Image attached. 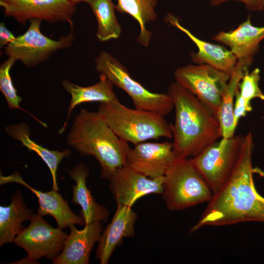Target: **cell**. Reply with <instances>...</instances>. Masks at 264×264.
<instances>
[{"instance_id": "484cf974", "label": "cell", "mask_w": 264, "mask_h": 264, "mask_svg": "<svg viewBox=\"0 0 264 264\" xmlns=\"http://www.w3.org/2000/svg\"><path fill=\"white\" fill-rule=\"evenodd\" d=\"M15 61L8 58L3 62L0 66V90L3 95L10 109H18L30 114L42 126L46 127V124L40 120L31 113L22 109L20 106L22 98L17 93V91L13 84L10 75V69Z\"/></svg>"}, {"instance_id": "9c48e42d", "label": "cell", "mask_w": 264, "mask_h": 264, "mask_svg": "<svg viewBox=\"0 0 264 264\" xmlns=\"http://www.w3.org/2000/svg\"><path fill=\"white\" fill-rule=\"evenodd\" d=\"M229 77L206 64L187 65L174 72L176 82L196 96L217 117Z\"/></svg>"}, {"instance_id": "30bf717a", "label": "cell", "mask_w": 264, "mask_h": 264, "mask_svg": "<svg viewBox=\"0 0 264 264\" xmlns=\"http://www.w3.org/2000/svg\"><path fill=\"white\" fill-rule=\"evenodd\" d=\"M43 216L32 214L30 224L16 237L14 242L23 249L27 256L17 263L35 264L45 257L52 261L63 250L68 235L58 227L54 228Z\"/></svg>"}, {"instance_id": "ac0fdd59", "label": "cell", "mask_w": 264, "mask_h": 264, "mask_svg": "<svg viewBox=\"0 0 264 264\" xmlns=\"http://www.w3.org/2000/svg\"><path fill=\"white\" fill-rule=\"evenodd\" d=\"M264 39V26L253 25L250 17L236 29L220 31L213 38V40L228 46L237 60L251 64L258 51L260 43Z\"/></svg>"}, {"instance_id": "83f0119b", "label": "cell", "mask_w": 264, "mask_h": 264, "mask_svg": "<svg viewBox=\"0 0 264 264\" xmlns=\"http://www.w3.org/2000/svg\"><path fill=\"white\" fill-rule=\"evenodd\" d=\"M252 110L251 104L245 102L237 92L233 105V116L236 125H238L240 118L245 116Z\"/></svg>"}, {"instance_id": "2e32d148", "label": "cell", "mask_w": 264, "mask_h": 264, "mask_svg": "<svg viewBox=\"0 0 264 264\" xmlns=\"http://www.w3.org/2000/svg\"><path fill=\"white\" fill-rule=\"evenodd\" d=\"M102 221H97L86 224L77 229L75 225L69 227L63 250L52 261L53 264H88L91 251L94 244L99 242L102 232Z\"/></svg>"}, {"instance_id": "603a6c76", "label": "cell", "mask_w": 264, "mask_h": 264, "mask_svg": "<svg viewBox=\"0 0 264 264\" xmlns=\"http://www.w3.org/2000/svg\"><path fill=\"white\" fill-rule=\"evenodd\" d=\"M32 210L23 202L22 192L17 190L8 206H0V246L14 242L25 228L22 223L30 220Z\"/></svg>"}, {"instance_id": "1f68e13d", "label": "cell", "mask_w": 264, "mask_h": 264, "mask_svg": "<svg viewBox=\"0 0 264 264\" xmlns=\"http://www.w3.org/2000/svg\"><path fill=\"white\" fill-rule=\"evenodd\" d=\"M4 0H0V1H4Z\"/></svg>"}, {"instance_id": "9a60e30c", "label": "cell", "mask_w": 264, "mask_h": 264, "mask_svg": "<svg viewBox=\"0 0 264 264\" xmlns=\"http://www.w3.org/2000/svg\"><path fill=\"white\" fill-rule=\"evenodd\" d=\"M137 219V215L132 207L117 203L113 217L103 231L98 244L96 257L101 264H108L115 249L124 238L134 236Z\"/></svg>"}, {"instance_id": "4fadbf2b", "label": "cell", "mask_w": 264, "mask_h": 264, "mask_svg": "<svg viewBox=\"0 0 264 264\" xmlns=\"http://www.w3.org/2000/svg\"><path fill=\"white\" fill-rule=\"evenodd\" d=\"M176 158L173 143L143 142L130 147L126 165L154 178L164 176Z\"/></svg>"}, {"instance_id": "5bb4252c", "label": "cell", "mask_w": 264, "mask_h": 264, "mask_svg": "<svg viewBox=\"0 0 264 264\" xmlns=\"http://www.w3.org/2000/svg\"><path fill=\"white\" fill-rule=\"evenodd\" d=\"M10 182L22 185L34 194L39 203L38 213L42 216L50 215L53 217L58 227L64 229L76 224L85 225L82 216L71 210L67 200L63 199L58 191L52 189L50 191L43 192L35 189L26 183L17 172L7 176H0V185Z\"/></svg>"}, {"instance_id": "3957f363", "label": "cell", "mask_w": 264, "mask_h": 264, "mask_svg": "<svg viewBox=\"0 0 264 264\" xmlns=\"http://www.w3.org/2000/svg\"><path fill=\"white\" fill-rule=\"evenodd\" d=\"M66 142L81 155L94 157L105 179L110 180L118 169L126 165L128 143L115 134L97 111L81 110L75 117Z\"/></svg>"}, {"instance_id": "cb8c5ba5", "label": "cell", "mask_w": 264, "mask_h": 264, "mask_svg": "<svg viewBox=\"0 0 264 264\" xmlns=\"http://www.w3.org/2000/svg\"><path fill=\"white\" fill-rule=\"evenodd\" d=\"M159 0H117L115 9L122 14L132 17L138 23L139 34L138 42L147 47L151 40L152 33L146 26L157 18L156 8Z\"/></svg>"}, {"instance_id": "f546056e", "label": "cell", "mask_w": 264, "mask_h": 264, "mask_svg": "<svg viewBox=\"0 0 264 264\" xmlns=\"http://www.w3.org/2000/svg\"><path fill=\"white\" fill-rule=\"evenodd\" d=\"M16 37L5 26L4 22L0 23V47L6 46L13 42Z\"/></svg>"}, {"instance_id": "7c38bea8", "label": "cell", "mask_w": 264, "mask_h": 264, "mask_svg": "<svg viewBox=\"0 0 264 264\" xmlns=\"http://www.w3.org/2000/svg\"><path fill=\"white\" fill-rule=\"evenodd\" d=\"M109 180L110 189L116 202L132 207L144 196L162 195L164 176L149 177L126 165L118 169Z\"/></svg>"}, {"instance_id": "d4e9b609", "label": "cell", "mask_w": 264, "mask_h": 264, "mask_svg": "<svg viewBox=\"0 0 264 264\" xmlns=\"http://www.w3.org/2000/svg\"><path fill=\"white\" fill-rule=\"evenodd\" d=\"M88 4L97 22L96 35L98 41L105 42L119 38L122 28L115 13L112 0H91Z\"/></svg>"}, {"instance_id": "8992f818", "label": "cell", "mask_w": 264, "mask_h": 264, "mask_svg": "<svg viewBox=\"0 0 264 264\" xmlns=\"http://www.w3.org/2000/svg\"><path fill=\"white\" fill-rule=\"evenodd\" d=\"M95 68L113 84L124 91L132 99L136 109L149 110L165 116L174 109L167 93L149 91L130 74L126 67L109 52L103 50L95 57Z\"/></svg>"}, {"instance_id": "7402d4cb", "label": "cell", "mask_w": 264, "mask_h": 264, "mask_svg": "<svg viewBox=\"0 0 264 264\" xmlns=\"http://www.w3.org/2000/svg\"><path fill=\"white\" fill-rule=\"evenodd\" d=\"M6 133L13 139L20 141L29 151L36 153L44 161L49 169L52 178V189L58 191L57 171L61 161L69 156L71 151H63L49 150L37 143L30 138L29 126L24 122L12 124L5 128Z\"/></svg>"}, {"instance_id": "7a4b0ae2", "label": "cell", "mask_w": 264, "mask_h": 264, "mask_svg": "<svg viewBox=\"0 0 264 264\" xmlns=\"http://www.w3.org/2000/svg\"><path fill=\"white\" fill-rule=\"evenodd\" d=\"M168 94L175 110L170 125L176 158L194 157L221 137L217 117L196 96L176 81Z\"/></svg>"}, {"instance_id": "6da1fadb", "label": "cell", "mask_w": 264, "mask_h": 264, "mask_svg": "<svg viewBox=\"0 0 264 264\" xmlns=\"http://www.w3.org/2000/svg\"><path fill=\"white\" fill-rule=\"evenodd\" d=\"M253 138L249 132L244 136L241 156L233 173L213 194L191 232L206 226L264 222V198L257 191L253 178Z\"/></svg>"}, {"instance_id": "4316f807", "label": "cell", "mask_w": 264, "mask_h": 264, "mask_svg": "<svg viewBox=\"0 0 264 264\" xmlns=\"http://www.w3.org/2000/svg\"><path fill=\"white\" fill-rule=\"evenodd\" d=\"M260 70L256 68L247 72L240 82L237 94L247 103L255 98L264 101V94L259 87Z\"/></svg>"}, {"instance_id": "277c9868", "label": "cell", "mask_w": 264, "mask_h": 264, "mask_svg": "<svg viewBox=\"0 0 264 264\" xmlns=\"http://www.w3.org/2000/svg\"><path fill=\"white\" fill-rule=\"evenodd\" d=\"M97 111L121 139L134 145L161 137L172 138L171 125L164 116L127 107L119 101L100 103Z\"/></svg>"}, {"instance_id": "44dd1931", "label": "cell", "mask_w": 264, "mask_h": 264, "mask_svg": "<svg viewBox=\"0 0 264 264\" xmlns=\"http://www.w3.org/2000/svg\"><path fill=\"white\" fill-rule=\"evenodd\" d=\"M251 63L238 60L235 67L230 75L225 91L222 96L221 105L217 115L221 137L234 136L237 125L233 116V105L239 85L244 75L249 71Z\"/></svg>"}, {"instance_id": "4dcf8cb0", "label": "cell", "mask_w": 264, "mask_h": 264, "mask_svg": "<svg viewBox=\"0 0 264 264\" xmlns=\"http://www.w3.org/2000/svg\"><path fill=\"white\" fill-rule=\"evenodd\" d=\"M73 3L77 4L78 3L80 2H85L87 3H88V2L91 1V0H71Z\"/></svg>"}, {"instance_id": "ffe728a7", "label": "cell", "mask_w": 264, "mask_h": 264, "mask_svg": "<svg viewBox=\"0 0 264 264\" xmlns=\"http://www.w3.org/2000/svg\"><path fill=\"white\" fill-rule=\"evenodd\" d=\"M68 173L75 182V185L72 186V202L81 207L80 214L85 225L97 221L107 222L110 216L109 211L96 201L87 186L86 180L89 176L88 168L81 163Z\"/></svg>"}, {"instance_id": "ba28073f", "label": "cell", "mask_w": 264, "mask_h": 264, "mask_svg": "<svg viewBox=\"0 0 264 264\" xmlns=\"http://www.w3.org/2000/svg\"><path fill=\"white\" fill-rule=\"evenodd\" d=\"M42 22L38 19L30 20L25 32L4 47V53L8 58L15 62L19 60L30 68L46 61L54 53L71 45L74 40L73 27L67 35L61 36L58 40H54L41 32Z\"/></svg>"}, {"instance_id": "52a82bcc", "label": "cell", "mask_w": 264, "mask_h": 264, "mask_svg": "<svg viewBox=\"0 0 264 264\" xmlns=\"http://www.w3.org/2000/svg\"><path fill=\"white\" fill-rule=\"evenodd\" d=\"M244 136L221 137L191 161L202 175L213 194L225 183L233 173L242 151Z\"/></svg>"}, {"instance_id": "5b68a950", "label": "cell", "mask_w": 264, "mask_h": 264, "mask_svg": "<svg viewBox=\"0 0 264 264\" xmlns=\"http://www.w3.org/2000/svg\"><path fill=\"white\" fill-rule=\"evenodd\" d=\"M167 208L181 211L208 202L213 193L189 158H176L164 176L162 194Z\"/></svg>"}, {"instance_id": "f1b7e54d", "label": "cell", "mask_w": 264, "mask_h": 264, "mask_svg": "<svg viewBox=\"0 0 264 264\" xmlns=\"http://www.w3.org/2000/svg\"><path fill=\"white\" fill-rule=\"evenodd\" d=\"M211 6H219L229 1L235 0L242 2L246 9L250 12H258L264 9V0H207Z\"/></svg>"}, {"instance_id": "8fae6325", "label": "cell", "mask_w": 264, "mask_h": 264, "mask_svg": "<svg viewBox=\"0 0 264 264\" xmlns=\"http://www.w3.org/2000/svg\"><path fill=\"white\" fill-rule=\"evenodd\" d=\"M5 16L22 24L38 19L53 24L67 22L73 27L76 4L71 0H6L0 1Z\"/></svg>"}, {"instance_id": "e0dca14e", "label": "cell", "mask_w": 264, "mask_h": 264, "mask_svg": "<svg viewBox=\"0 0 264 264\" xmlns=\"http://www.w3.org/2000/svg\"><path fill=\"white\" fill-rule=\"evenodd\" d=\"M165 21L186 35L198 48L196 53L191 52L192 61L196 64L209 65L228 75L233 71L237 59L232 52L224 46L202 40L194 35L183 26L178 18L172 14H168Z\"/></svg>"}, {"instance_id": "d6986e66", "label": "cell", "mask_w": 264, "mask_h": 264, "mask_svg": "<svg viewBox=\"0 0 264 264\" xmlns=\"http://www.w3.org/2000/svg\"><path fill=\"white\" fill-rule=\"evenodd\" d=\"M61 84L70 95L71 100L66 118L62 127L58 131L60 134L66 131L71 113L77 106L87 102L103 103L119 101L113 90V84L102 74H100L99 81L97 83L88 87L79 86L65 79L62 81Z\"/></svg>"}]
</instances>
